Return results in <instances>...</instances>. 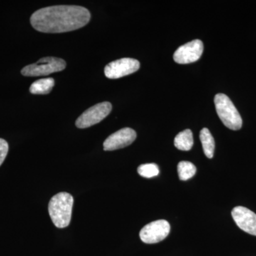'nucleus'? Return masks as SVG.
Here are the masks:
<instances>
[{
	"mask_svg": "<svg viewBox=\"0 0 256 256\" xmlns=\"http://www.w3.org/2000/svg\"><path fill=\"white\" fill-rule=\"evenodd\" d=\"M84 6L58 5L37 10L30 18L32 26L43 33H64L84 28L90 20Z\"/></svg>",
	"mask_w": 256,
	"mask_h": 256,
	"instance_id": "obj_1",
	"label": "nucleus"
},
{
	"mask_svg": "<svg viewBox=\"0 0 256 256\" xmlns=\"http://www.w3.org/2000/svg\"><path fill=\"white\" fill-rule=\"evenodd\" d=\"M74 197L67 192H60L52 197L48 204L50 218L57 228L68 226L72 220Z\"/></svg>",
	"mask_w": 256,
	"mask_h": 256,
	"instance_id": "obj_2",
	"label": "nucleus"
},
{
	"mask_svg": "<svg viewBox=\"0 0 256 256\" xmlns=\"http://www.w3.org/2000/svg\"><path fill=\"white\" fill-rule=\"evenodd\" d=\"M214 102L217 114L226 127L233 130H238L242 128L240 114L228 96L224 94H216Z\"/></svg>",
	"mask_w": 256,
	"mask_h": 256,
	"instance_id": "obj_3",
	"label": "nucleus"
},
{
	"mask_svg": "<svg viewBox=\"0 0 256 256\" xmlns=\"http://www.w3.org/2000/svg\"><path fill=\"white\" fill-rule=\"evenodd\" d=\"M66 66L62 58L56 57H44L36 63L30 64L22 68L21 73L24 76L34 77L48 76L56 72H62Z\"/></svg>",
	"mask_w": 256,
	"mask_h": 256,
	"instance_id": "obj_4",
	"label": "nucleus"
},
{
	"mask_svg": "<svg viewBox=\"0 0 256 256\" xmlns=\"http://www.w3.org/2000/svg\"><path fill=\"white\" fill-rule=\"evenodd\" d=\"M111 110L112 105L110 102H102L96 104L79 116L76 121V126L80 129L92 127L106 118L110 114Z\"/></svg>",
	"mask_w": 256,
	"mask_h": 256,
	"instance_id": "obj_5",
	"label": "nucleus"
},
{
	"mask_svg": "<svg viewBox=\"0 0 256 256\" xmlns=\"http://www.w3.org/2000/svg\"><path fill=\"white\" fill-rule=\"evenodd\" d=\"M170 232L169 222L158 220L144 226L140 232V238L144 244H156L166 238Z\"/></svg>",
	"mask_w": 256,
	"mask_h": 256,
	"instance_id": "obj_6",
	"label": "nucleus"
},
{
	"mask_svg": "<svg viewBox=\"0 0 256 256\" xmlns=\"http://www.w3.org/2000/svg\"><path fill=\"white\" fill-rule=\"evenodd\" d=\"M140 64L134 58H124L114 60L105 67L104 73L107 78L117 79L134 73L139 70Z\"/></svg>",
	"mask_w": 256,
	"mask_h": 256,
	"instance_id": "obj_7",
	"label": "nucleus"
},
{
	"mask_svg": "<svg viewBox=\"0 0 256 256\" xmlns=\"http://www.w3.org/2000/svg\"><path fill=\"white\" fill-rule=\"evenodd\" d=\"M203 52V42L200 40H195L178 47L173 57L176 63L191 64L200 60Z\"/></svg>",
	"mask_w": 256,
	"mask_h": 256,
	"instance_id": "obj_8",
	"label": "nucleus"
},
{
	"mask_svg": "<svg viewBox=\"0 0 256 256\" xmlns=\"http://www.w3.org/2000/svg\"><path fill=\"white\" fill-rule=\"evenodd\" d=\"M137 138L136 131L132 128H124L112 133L104 143L105 151L116 150L132 144Z\"/></svg>",
	"mask_w": 256,
	"mask_h": 256,
	"instance_id": "obj_9",
	"label": "nucleus"
},
{
	"mask_svg": "<svg viewBox=\"0 0 256 256\" xmlns=\"http://www.w3.org/2000/svg\"><path fill=\"white\" fill-rule=\"evenodd\" d=\"M237 226L246 233L256 236V214L244 206H236L232 212Z\"/></svg>",
	"mask_w": 256,
	"mask_h": 256,
	"instance_id": "obj_10",
	"label": "nucleus"
},
{
	"mask_svg": "<svg viewBox=\"0 0 256 256\" xmlns=\"http://www.w3.org/2000/svg\"><path fill=\"white\" fill-rule=\"evenodd\" d=\"M54 85L55 82L54 78L40 79L32 84L30 92L35 95H46L52 92Z\"/></svg>",
	"mask_w": 256,
	"mask_h": 256,
	"instance_id": "obj_11",
	"label": "nucleus"
},
{
	"mask_svg": "<svg viewBox=\"0 0 256 256\" xmlns=\"http://www.w3.org/2000/svg\"><path fill=\"white\" fill-rule=\"evenodd\" d=\"M193 144V134L191 130H185L182 132L178 133L174 138V146L180 150H190Z\"/></svg>",
	"mask_w": 256,
	"mask_h": 256,
	"instance_id": "obj_12",
	"label": "nucleus"
},
{
	"mask_svg": "<svg viewBox=\"0 0 256 256\" xmlns=\"http://www.w3.org/2000/svg\"><path fill=\"white\" fill-rule=\"evenodd\" d=\"M200 140H201L205 156L210 159H212L214 154L215 141L212 133L207 128H204L200 132Z\"/></svg>",
	"mask_w": 256,
	"mask_h": 256,
	"instance_id": "obj_13",
	"label": "nucleus"
},
{
	"mask_svg": "<svg viewBox=\"0 0 256 256\" xmlns=\"http://www.w3.org/2000/svg\"><path fill=\"white\" fill-rule=\"evenodd\" d=\"M178 171L180 180L186 181L196 174V168L190 162L182 161L178 164Z\"/></svg>",
	"mask_w": 256,
	"mask_h": 256,
	"instance_id": "obj_14",
	"label": "nucleus"
},
{
	"mask_svg": "<svg viewBox=\"0 0 256 256\" xmlns=\"http://www.w3.org/2000/svg\"><path fill=\"white\" fill-rule=\"evenodd\" d=\"M138 174L144 178H152L158 176L160 173L159 166L154 163L140 165L138 168Z\"/></svg>",
	"mask_w": 256,
	"mask_h": 256,
	"instance_id": "obj_15",
	"label": "nucleus"
},
{
	"mask_svg": "<svg viewBox=\"0 0 256 256\" xmlns=\"http://www.w3.org/2000/svg\"><path fill=\"white\" fill-rule=\"evenodd\" d=\"M8 150H9V146L8 142L4 139L0 138V166L8 156Z\"/></svg>",
	"mask_w": 256,
	"mask_h": 256,
	"instance_id": "obj_16",
	"label": "nucleus"
}]
</instances>
